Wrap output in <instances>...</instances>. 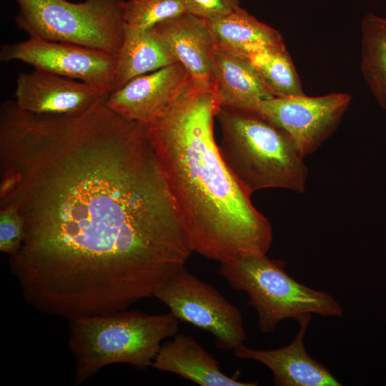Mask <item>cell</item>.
Wrapping results in <instances>:
<instances>
[{
  "mask_svg": "<svg viewBox=\"0 0 386 386\" xmlns=\"http://www.w3.org/2000/svg\"><path fill=\"white\" fill-rule=\"evenodd\" d=\"M212 76L222 108L261 114V102L274 96L247 56L217 45Z\"/></svg>",
  "mask_w": 386,
  "mask_h": 386,
  "instance_id": "cell-14",
  "label": "cell"
},
{
  "mask_svg": "<svg viewBox=\"0 0 386 386\" xmlns=\"http://www.w3.org/2000/svg\"><path fill=\"white\" fill-rule=\"evenodd\" d=\"M105 94L79 80L34 69L19 73L15 102L36 114H76L93 106Z\"/></svg>",
  "mask_w": 386,
  "mask_h": 386,
  "instance_id": "cell-11",
  "label": "cell"
},
{
  "mask_svg": "<svg viewBox=\"0 0 386 386\" xmlns=\"http://www.w3.org/2000/svg\"><path fill=\"white\" fill-rule=\"evenodd\" d=\"M205 22L215 45L244 56L263 46L285 45L279 31L259 21L240 6Z\"/></svg>",
  "mask_w": 386,
  "mask_h": 386,
  "instance_id": "cell-16",
  "label": "cell"
},
{
  "mask_svg": "<svg viewBox=\"0 0 386 386\" xmlns=\"http://www.w3.org/2000/svg\"><path fill=\"white\" fill-rule=\"evenodd\" d=\"M151 29L187 70L194 85L215 91L212 76L215 43L204 20L186 11Z\"/></svg>",
  "mask_w": 386,
  "mask_h": 386,
  "instance_id": "cell-13",
  "label": "cell"
},
{
  "mask_svg": "<svg viewBox=\"0 0 386 386\" xmlns=\"http://www.w3.org/2000/svg\"><path fill=\"white\" fill-rule=\"evenodd\" d=\"M177 62L152 29L125 28L123 43L117 59L112 91L136 77Z\"/></svg>",
  "mask_w": 386,
  "mask_h": 386,
  "instance_id": "cell-17",
  "label": "cell"
},
{
  "mask_svg": "<svg viewBox=\"0 0 386 386\" xmlns=\"http://www.w3.org/2000/svg\"><path fill=\"white\" fill-rule=\"evenodd\" d=\"M361 31V70L377 103L386 109V19L367 14Z\"/></svg>",
  "mask_w": 386,
  "mask_h": 386,
  "instance_id": "cell-18",
  "label": "cell"
},
{
  "mask_svg": "<svg viewBox=\"0 0 386 386\" xmlns=\"http://www.w3.org/2000/svg\"><path fill=\"white\" fill-rule=\"evenodd\" d=\"M107 95L76 114L0 108V207L25 234L10 269L28 304L67 319L153 297L193 252L145 126Z\"/></svg>",
  "mask_w": 386,
  "mask_h": 386,
  "instance_id": "cell-1",
  "label": "cell"
},
{
  "mask_svg": "<svg viewBox=\"0 0 386 386\" xmlns=\"http://www.w3.org/2000/svg\"><path fill=\"white\" fill-rule=\"evenodd\" d=\"M68 346L74 358V385L104 367L124 363L137 370L152 367L162 341L174 336L179 320L171 312L149 315L124 310L68 320Z\"/></svg>",
  "mask_w": 386,
  "mask_h": 386,
  "instance_id": "cell-4",
  "label": "cell"
},
{
  "mask_svg": "<svg viewBox=\"0 0 386 386\" xmlns=\"http://www.w3.org/2000/svg\"><path fill=\"white\" fill-rule=\"evenodd\" d=\"M117 59L102 50L33 37L0 47L1 61H21L36 69L81 81L105 94L113 90Z\"/></svg>",
  "mask_w": 386,
  "mask_h": 386,
  "instance_id": "cell-8",
  "label": "cell"
},
{
  "mask_svg": "<svg viewBox=\"0 0 386 386\" xmlns=\"http://www.w3.org/2000/svg\"><path fill=\"white\" fill-rule=\"evenodd\" d=\"M220 101L194 84L144 125L193 250L220 262L267 254L272 229L224 162L214 137Z\"/></svg>",
  "mask_w": 386,
  "mask_h": 386,
  "instance_id": "cell-2",
  "label": "cell"
},
{
  "mask_svg": "<svg viewBox=\"0 0 386 386\" xmlns=\"http://www.w3.org/2000/svg\"><path fill=\"white\" fill-rule=\"evenodd\" d=\"M184 12L182 0H127L124 18L126 28L147 30Z\"/></svg>",
  "mask_w": 386,
  "mask_h": 386,
  "instance_id": "cell-20",
  "label": "cell"
},
{
  "mask_svg": "<svg viewBox=\"0 0 386 386\" xmlns=\"http://www.w3.org/2000/svg\"><path fill=\"white\" fill-rule=\"evenodd\" d=\"M351 101L345 93L310 97L273 96L261 102L260 113L284 129L305 157L337 129Z\"/></svg>",
  "mask_w": 386,
  "mask_h": 386,
  "instance_id": "cell-9",
  "label": "cell"
},
{
  "mask_svg": "<svg viewBox=\"0 0 386 386\" xmlns=\"http://www.w3.org/2000/svg\"><path fill=\"white\" fill-rule=\"evenodd\" d=\"M162 344L152 367L177 374L200 386H256L258 382H243L225 375L218 361L195 339L176 333Z\"/></svg>",
  "mask_w": 386,
  "mask_h": 386,
  "instance_id": "cell-15",
  "label": "cell"
},
{
  "mask_svg": "<svg viewBox=\"0 0 386 386\" xmlns=\"http://www.w3.org/2000/svg\"><path fill=\"white\" fill-rule=\"evenodd\" d=\"M311 315L300 317V328L287 345L268 350L249 348L242 344L233 350L240 359L253 360L268 367L277 386H341L342 384L323 364L307 352L304 337Z\"/></svg>",
  "mask_w": 386,
  "mask_h": 386,
  "instance_id": "cell-12",
  "label": "cell"
},
{
  "mask_svg": "<svg viewBox=\"0 0 386 386\" xmlns=\"http://www.w3.org/2000/svg\"><path fill=\"white\" fill-rule=\"evenodd\" d=\"M194 84L179 62L136 77L107 97L108 107L128 119L146 125L159 117Z\"/></svg>",
  "mask_w": 386,
  "mask_h": 386,
  "instance_id": "cell-10",
  "label": "cell"
},
{
  "mask_svg": "<svg viewBox=\"0 0 386 386\" xmlns=\"http://www.w3.org/2000/svg\"><path fill=\"white\" fill-rule=\"evenodd\" d=\"M186 11L205 21L224 16L238 8L239 0H182Z\"/></svg>",
  "mask_w": 386,
  "mask_h": 386,
  "instance_id": "cell-22",
  "label": "cell"
},
{
  "mask_svg": "<svg viewBox=\"0 0 386 386\" xmlns=\"http://www.w3.org/2000/svg\"><path fill=\"white\" fill-rule=\"evenodd\" d=\"M285 264L284 260L267 254L220 262L219 274L232 289L247 294V305L256 310L261 332H274L287 318L297 320L307 314L343 315L342 306L332 295L300 283L290 276Z\"/></svg>",
  "mask_w": 386,
  "mask_h": 386,
  "instance_id": "cell-5",
  "label": "cell"
},
{
  "mask_svg": "<svg viewBox=\"0 0 386 386\" xmlns=\"http://www.w3.org/2000/svg\"><path fill=\"white\" fill-rule=\"evenodd\" d=\"M220 154L251 194L269 188L304 192L308 169L294 140L263 115L220 107Z\"/></svg>",
  "mask_w": 386,
  "mask_h": 386,
  "instance_id": "cell-3",
  "label": "cell"
},
{
  "mask_svg": "<svg viewBox=\"0 0 386 386\" xmlns=\"http://www.w3.org/2000/svg\"><path fill=\"white\" fill-rule=\"evenodd\" d=\"M24 227L21 217L14 209L0 208V250L14 256L19 251L24 239Z\"/></svg>",
  "mask_w": 386,
  "mask_h": 386,
  "instance_id": "cell-21",
  "label": "cell"
},
{
  "mask_svg": "<svg viewBox=\"0 0 386 386\" xmlns=\"http://www.w3.org/2000/svg\"><path fill=\"white\" fill-rule=\"evenodd\" d=\"M154 297L179 321L212 334L219 349L234 350L246 340L239 310L185 267L162 285Z\"/></svg>",
  "mask_w": 386,
  "mask_h": 386,
  "instance_id": "cell-7",
  "label": "cell"
},
{
  "mask_svg": "<svg viewBox=\"0 0 386 386\" xmlns=\"http://www.w3.org/2000/svg\"><path fill=\"white\" fill-rule=\"evenodd\" d=\"M247 57L274 96L305 95L285 45L263 46Z\"/></svg>",
  "mask_w": 386,
  "mask_h": 386,
  "instance_id": "cell-19",
  "label": "cell"
},
{
  "mask_svg": "<svg viewBox=\"0 0 386 386\" xmlns=\"http://www.w3.org/2000/svg\"><path fill=\"white\" fill-rule=\"evenodd\" d=\"M16 26L29 37L67 42L118 56L125 23L124 0H15Z\"/></svg>",
  "mask_w": 386,
  "mask_h": 386,
  "instance_id": "cell-6",
  "label": "cell"
}]
</instances>
